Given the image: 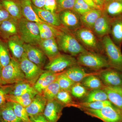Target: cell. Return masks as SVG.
I'll list each match as a JSON object with an SVG mask.
<instances>
[{"label":"cell","mask_w":122,"mask_h":122,"mask_svg":"<svg viewBox=\"0 0 122 122\" xmlns=\"http://www.w3.org/2000/svg\"><path fill=\"white\" fill-rule=\"evenodd\" d=\"M56 39L59 50L73 56L87 51L73 34L65 28L59 29Z\"/></svg>","instance_id":"1"},{"label":"cell","mask_w":122,"mask_h":122,"mask_svg":"<svg viewBox=\"0 0 122 122\" xmlns=\"http://www.w3.org/2000/svg\"><path fill=\"white\" fill-rule=\"evenodd\" d=\"M18 35L25 44L38 46L41 39L36 22L22 17L18 20Z\"/></svg>","instance_id":"2"},{"label":"cell","mask_w":122,"mask_h":122,"mask_svg":"<svg viewBox=\"0 0 122 122\" xmlns=\"http://www.w3.org/2000/svg\"><path fill=\"white\" fill-rule=\"evenodd\" d=\"M25 81V76L18 61L13 57L8 65L2 68L0 77V86L12 85Z\"/></svg>","instance_id":"3"},{"label":"cell","mask_w":122,"mask_h":122,"mask_svg":"<svg viewBox=\"0 0 122 122\" xmlns=\"http://www.w3.org/2000/svg\"><path fill=\"white\" fill-rule=\"evenodd\" d=\"M102 42L110 67L122 72V53L120 47L109 35L103 37Z\"/></svg>","instance_id":"4"},{"label":"cell","mask_w":122,"mask_h":122,"mask_svg":"<svg viewBox=\"0 0 122 122\" xmlns=\"http://www.w3.org/2000/svg\"><path fill=\"white\" fill-rule=\"evenodd\" d=\"M77 61L78 65L87 67L95 72L110 67L107 58L94 52L87 51L82 53L77 56Z\"/></svg>","instance_id":"5"},{"label":"cell","mask_w":122,"mask_h":122,"mask_svg":"<svg viewBox=\"0 0 122 122\" xmlns=\"http://www.w3.org/2000/svg\"><path fill=\"white\" fill-rule=\"evenodd\" d=\"M81 110L87 115L98 118L103 122H122V112L112 104L98 110Z\"/></svg>","instance_id":"6"},{"label":"cell","mask_w":122,"mask_h":122,"mask_svg":"<svg viewBox=\"0 0 122 122\" xmlns=\"http://www.w3.org/2000/svg\"><path fill=\"white\" fill-rule=\"evenodd\" d=\"M77 59L73 56L67 54H60L50 61L44 67L45 70L56 73L64 72L71 67L78 65Z\"/></svg>","instance_id":"7"},{"label":"cell","mask_w":122,"mask_h":122,"mask_svg":"<svg viewBox=\"0 0 122 122\" xmlns=\"http://www.w3.org/2000/svg\"><path fill=\"white\" fill-rule=\"evenodd\" d=\"M18 61L21 70L25 75V81L33 86L45 70L39 68L30 61L25 53Z\"/></svg>","instance_id":"8"},{"label":"cell","mask_w":122,"mask_h":122,"mask_svg":"<svg viewBox=\"0 0 122 122\" xmlns=\"http://www.w3.org/2000/svg\"><path fill=\"white\" fill-rule=\"evenodd\" d=\"M73 35L78 41L90 50L98 51L99 49L96 37L91 30L81 27L74 31Z\"/></svg>","instance_id":"9"},{"label":"cell","mask_w":122,"mask_h":122,"mask_svg":"<svg viewBox=\"0 0 122 122\" xmlns=\"http://www.w3.org/2000/svg\"><path fill=\"white\" fill-rule=\"evenodd\" d=\"M106 86L122 87V72L108 68L100 71L98 76Z\"/></svg>","instance_id":"10"},{"label":"cell","mask_w":122,"mask_h":122,"mask_svg":"<svg viewBox=\"0 0 122 122\" xmlns=\"http://www.w3.org/2000/svg\"><path fill=\"white\" fill-rule=\"evenodd\" d=\"M58 15L61 24L67 30L74 31L81 27L80 16L74 11L64 10L59 13Z\"/></svg>","instance_id":"11"},{"label":"cell","mask_w":122,"mask_h":122,"mask_svg":"<svg viewBox=\"0 0 122 122\" xmlns=\"http://www.w3.org/2000/svg\"><path fill=\"white\" fill-rule=\"evenodd\" d=\"M65 107L56 99L47 101L43 115L49 122H57L62 115Z\"/></svg>","instance_id":"12"},{"label":"cell","mask_w":122,"mask_h":122,"mask_svg":"<svg viewBox=\"0 0 122 122\" xmlns=\"http://www.w3.org/2000/svg\"><path fill=\"white\" fill-rule=\"evenodd\" d=\"M37 46L25 43V53L30 61L42 69L45 64L46 57L40 48Z\"/></svg>","instance_id":"13"},{"label":"cell","mask_w":122,"mask_h":122,"mask_svg":"<svg viewBox=\"0 0 122 122\" xmlns=\"http://www.w3.org/2000/svg\"><path fill=\"white\" fill-rule=\"evenodd\" d=\"M111 20L105 12L98 18L92 30L99 37H103L111 33Z\"/></svg>","instance_id":"14"},{"label":"cell","mask_w":122,"mask_h":122,"mask_svg":"<svg viewBox=\"0 0 122 122\" xmlns=\"http://www.w3.org/2000/svg\"><path fill=\"white\" fill-rule=\"evenodd\" d=\"M18 20L11 17L0 25V38L7 40L11 37L18 35Z\"/></svg>","instance_id":"15"},{"label":"cell","mask_w":122,"mask_h":122,"mask_svg":"<svg viewBox=\"0 0 122 122\" xmlns=\"http://www.w3.org/2000/svg\"><path fill=\"white\" fill-rule=\"evenodd\" d=\"M7 43L9 50L13 57L18 61L25 54V43L18 35L11 37L7 40Z\"/></svg>","instance_id":"16"},{"label":"cell","mask_w":122,"mask_h":122,"mask_svg":"<svg viewBox=\"0 0 122 122\" xmlns=\"http://www.w3.org/2000/svg\"><path fill=\"white\" fill-rule=\"evenodd\" d=\"M38 46L49 61L61 54L56 38L41 40Z\"/></svg>","instance_id":"17"},{"label":"cell","mask_w":122,"mask_h":122,"mask_svg":"<svg viewBox=\"0 0 122 122\" xmlns=\"http://www.w3.org/2000/svg\"><path fill=\"white\" fill-rule=\"evenodd\" d=\"M47 102L41 94L36 95L31 103L25 107L29 117L43 114Z\"/></svg>","instance_id":"18"},{"label":"cell","mask_w":122,"mask_h":122,"mask_svg":"<svg viewBox=\"0 0 122 122\" xmlns=\"http://www.w3.org/2000/svg\"><path fill=\"white\" fill-rule=\"evenodd\" d=\"M78 65L72 66L64 71L65 74L74 83L81 82L84 78L90 75L98 76L100 73V71L87 73L84 69Z\"/></svg>","instance_id":"19"},{"label":"cell","mask_w":122,"mask_h":122,"mask_svg":"<svg viewBox=\"0 0 122 122\" xmlns=\"http://www.w3.org/2000/svg\"><path fill=\"white\" fill-rule=\"evenodd\" d=\"M60 73L45 71L34 85V88L38 93L41 94L42 91L48 86L56 80Z\"/></svg>","instance_id":"20"},{"label":"cell","mask_w":122,"mask_h":122,"mask_svg":"<svg viewBox=\"0 0 122 122\" xmlns=\"http://www.w3.org/2000/svg\"><path fill=\"white\" fill-rule=\"evenodd\" d=\"M109 100L122 113V87L105 86L103 89Z\"/></svg>","instance_id":"21"},{"label":"cell","mask_w":122,"mask_h":122,"mask_svg":"<svg viewBox=\"0 0 122 122\" xmlns=\"http://www.w3.org/2000/svg\"><path fill=\"white\" fill-rule=\"evenodd\" d=\"M32 7L38 17L42 21L55 27H59L61 25L58 15L56 13H52L43 9L38 8L34 5H32Z\"/></svg>","instance_id":"22"},{"label":"cell","mask_w":122,"mask_h":122,"mask_svg":"<svg viewBox=\"0 0 122 122\" xmlns=\"http://www.w3.org/2000/svg\"><path fill=\"white\" fill-rule=\"evenodd\" d=\"M22 16L30 21L36 23H43L34 10L30 0H20Z\"/></svg>","instance_id":"23"},{"label":"cell","mask_w":122,"mask_h":122,"mask_svg":"<svg viewBox=\"0 0 122 122\" xmlns=\"http://www.w3.org/2000/svg\"><path fill=\"white\" fill-rule=\"evenodd\" d=\"M0 122H24L14 113L11 102H7L0 107Z\"/></svg>","instance_id":"24"},{"label":"cell","mask_w":122,"mask_h":122,"mask_svg":"<svg viewBox=\"0 0 122 122\" xmlns=\"http://www.w3.org/2000/svg\"><path fill=\"white\" fill-rule=\"evenodd\" d=\"M103 11L97 9H92L87 12L80 16L82 25L86 28L92 30L94 25Z\"/></svg>","instance_id":"25"},{"label":"cell","mask_w":122,"mask_h":122,"mask_svg":"<svg viewBox=\"0 0 122 122\" xmlns=\"http://www.w3.org/2000/svg\"><path fill=\"white\" fill-rule=\"evenodd\" d=\"M105 12L111 19L122 16V0H111L106 2Z\"/></svg>","instance_id":"26"},{"label":"cell","mask_w":122,"mask_h":122,"mask_svg":"<svg viewBox=\"0 0 122 122\" xmlns=\"http://www.w3.org/2000/svg\"><path fill=\"white\" fill-rule=\"evenodd\" d=\"M30 92L38 93L34 88L33 86L27 82L24 81L10 85V90L8 95L19 96Z\"/></svg>","instance_id":"27"},{"label":"cell","mask_w":122,"mask_h":122,"mask_svg":"<svg viewBox=\"0 0 122 122\" xmlns=\"http://www.w3.org/2000/svg\"><path fill=\"white\" fill-rule=\"evenodd\" d=\"M0 3L4 9L13 18L18 20L22 17L21 8L17 2L13 0H0Z\"/></svg>","instance_id":"28"},{"label":"cell","mask_w":122,"mask_h":122,"mask_svg":"<svg viewBox=\"0 0 122 122\" xmlns=\"http://www.w3.org/2000/svg\"><path fill=\"white\" fill-rule=\"evenodd\" d=\"M111 20V33L113 41L120 47L122 43V16Z\"/></svg>","instance_id":"29"},{"label":"cell","mask_w":122,"mask_h":122,"mask_svg":"<svg viewBox=\"0 0 122 122\" xmlns=\"http://www.w3.org/2000/svg\"><path fill=\"white\" fill-rule=\"evenodd\" d=\"M37 23L39 28V34L41 40L56 38L59 29L45 22Z\"/></svg>","instance_id":"30"},{"label":"cell","mask_w":122,"mask_h":122,"mask_svg":"<svg viewBox=\"0 0 122 122\" xmlns=\"http://www.w3.org/2000/svg\"><path fill=\"white\" fill-rule=\"evenodd\" d=\"M37 93H27L19 96L9 95L7 96L8 102H15L26 107L31 103Z\"/></svg>","instance_id":"31"},{"label":"cell","mask_w":122,"mask_h":122,"mask_svg":"<svg viewBox=\"0 0 122 122\" xmlns=\"http://www.w3.org/2000/svg\"><path fill=\"white\" fill-rule=\"evenodd\" d=\"M81 83L87 90L91 91L98 89H103L105 86L98 76L94 75L85 78Z\"/></svg>","instance_id":"32"},{"label":"cell","mask_w":122,"mask_h":122,"mask_svg":"<svg viewBox=\"0 0 122 122\" xmlns=\"http://www.w3.org/2000/svg\"><path fill=\"white\" fill-rule=\"evenodd\" d=\"M111 104H112V103L109 100L98 101V102H75L74 103L72 104L71 107H76L81 110L82 109L98 110Z\"/></svg>","instance_id":"33"},{"label":"cell","mask_w":122,"mask_h":122,"mask_svg":"<svg viewBox=\"0 0 122 122\" xmlns=\"http://www.w3.org/2000/svg\"><path fill=\"white\" fill-rule=\"evenodd\" d=\"M108 100L106 92L103 89L91 91L84 98L83 102H90Z\"/></svg>","instance_id":"34"},{"label":"cell","mask_w":122,"mask_h":122,"mask_svg":"<svg viewBox=\"0 0 122 122\" xmlns=\"http://www.w3.org/2000/svg\"><path fill=\"white\" fill-rule=\"evenodd\" d=\"M56 80L48 86L42 91L41 94L47 100L55 99L57 95L61 90Z\"/></svg>","instance_id":"35"},{"label":"cell","mask_w":122,"mask_h":122,"mask_svg":"<svg viewBox=\"0 0 122 122\" xmlns=\"http://www.w3.org/2000/svg\"><path fill=\"white\" fill-rule=\"evenodd\" d=\"M9 51L7 42L0 38V62L2 68L8 65L11 61Z\"/></svg>","instance_id":"36"},{"label":"cell","mask_w":122,"mask_h":122,"mask_svg":"<svg viewBox=\"0 0 122 122\" xmlns=\"http://www.w3.org/2000/svg\"><path fill=\"white\" fill-rule=\"evenodd\" d=\"M70 93L72 96L77 99L85 98L89 92L88 90L81 82L75 83L71 89Z\"/></svg>","instance_id":"37"},{"label":"cell","mask_w":122,"mask_h":122,"mask_svg":"<svg viewBox=\"0 0 122 122\" xmlns=\"http://www.w3.org/2000/svg\"><path fill=\"white\" fill-rule=\"evenodd\" d=\"M55 99L66 107H71L75 102L72 99L70 92L61 90L57 95Z\"/></svg>","instance_id":"38"},{"label":"cell","mask_w":122,"mask_h":122,"mask_svg":"<svg viewBox=\"0 0 122 122\" xmlns=\"http://www.w3.org/2000/svg\"><path fill=\"white\" fill-rule=\"evenodd\" d=\"M56 81L61 90L69 92L75 83L65 74L64 72L59 74L57 77Z\"/></svg>","instance_id":"39"},{"label":"cell","mask_w":122,"mask_h":122,"mask_svg":"<svg viewBox=\"0 0 122 122\" xmlns=\"http://www.w3.org/2000/svg\"><path fill=\"white\" fill-rule=\"evenodd\" d=\"M11 102L14 113L18 117L24 122H30L25 107L17 103Z\"/></svg>","instance_id":"40"},{"label":"cell","mask_w":122,"mask_h":122,"mask_svg":"<svg viewBox=\"0 0 122 122\" xmlns=\"http://www.w3.org/2000/svg\"><path fill=\"white\" fill-rule=\"evenodd\" d=\"M91 9L83 0H76L72 10L81 16L90 11Z\"/></svg>","instance_id":"41"},{"label":"cell","mask_w":122,"mask_h":122,"mask_svg":"<svg viewBox=\"0 0 122 122\" xmlns=\"http://www.w3.org/2000/svg\"><path fill=\"white\" fill-rule=\"evenodd\" d=\"M76 0H56L57 13L66 10H73Z\"/></svg>","instance_id":"42"},{"label":"cell","mask_w":122,"mask_h":122,"mask_svg":"<svg viewBox=\"0 0 122 122\" xmlns=\"http://www.w3.org/2000/svg\"><path fill=\"white\" fill-rule=\"evenodd\" d=\"M10 90V85L0 86V107L7 101V98Z\"/></svg>","instance_id":"43"},{"label":"cell","mask_w":122,"mask_h":122,"mask_svg":"<svg viewBox=\"0 0 122 122\" xmlns=\"http://www.w3.org/2000/svg\"><path fill=\"white\" fill-rule=\"evenodd\" d=\"M43 9L50 11L53 13H56L57 9L56 0H46Z\"/></svg>","instance_id":"44"},{"label":"cell","mask_w":122,"mask_h":122,"mask_svg":"<svg viewBox=\"0 0 122 122\" xmlns=\"http://www.w3.org/2000/svg\"><path fill=\"white\" fill-rule=\"evenodd\" d=\"M30 122H49L48 121L43 114L30 117Z\"/></svg>","instance_id":"45"},{"label":"cell","mask_w":122,"mask_h":122,"mask_svg":"<svg viewBox=\"0 0 122 122\" xmlns=\"http://www.w3.org/2000/svg\"><path fill=\"white\" fill-rule=\"evenodd\" d=\"M12 17L4 9H0V25L5 20Z\"/></svg>","instance_id":"46"},{"label":"cell","mask_w":122,"mask_h":122,"mask_svg":"<svg viewBox=\"0 0 122 122\" xmlns=\"http://www.w3.org/2000/svg\"><path fill=\"white\" fill-rule=\"evenodd\" d=\"M34 6L38 8L42 9L45 5L46 0H32Z\"/></svg>","instance_id":"47"},{"label":"cell","mask_w":122,"mask_h":122,"mask_svg":"<svg viewBox=\"0 0 122 122\" xmlns=\"http://www.w3.org/2000/svg\"><path fill=\"white\" fill-rule=\"evenodd\" d=\"M83 0L85 1L87 5H88L91 9H100L102 10L99 7L97 6L94 3L92 0Z\"/></svg>","instance_id":"48"},{"label":"cell","mask_w":122,"mask_h":122,"mask_svg":"<svg viewBox=\"0 0 122 122\" xmlns=\"http://www.w3.org/2000/svg\"><path fill=\"white\" fill-rule=\"evenodd\" d=\"M94 3L101 9L102 11L104 8L106 2L104 0H92Z\"/></svg>","instance_id":"49"},{"label":"cell","mask_w":122,"mask_h":122,"mask_svg":"<svg viewBox=\"0 0 122 122\" xmlns=\"http://www.w3.org/2000/svg\"><path fill=\"white\" fill-rule=\"evenodd\" d=\"M2 66H1L0 62V77L1 75V71H2Z\"/></svg>","instance_id":"50"},{"label":"cell","mask_w":122,"mask_h":122,"mask_svg":"<svg viewBox=\"0 0 122 122\" xmlns=\"http://www.w3.org/2000/svg\"><path fill=\"white\" fill-rule=\"evenodd\" d=\"M0 9H4L3 7H2V5H1V4H0Z\"/></svg>","instance_id":"51"},{"label":"cell","mask_w":122,"mask_h":122,"mask_svg":"<svg viewBox=\"0 0 122 122\" xmlns=\"http://www.w3.org/2000/svg\"><path fill=\"white\" fill-rule=\"evenodd\" d=\"M105 1V2H109V1H110L111 0H104Z\"/></svg>","instance_id":"52"},{"label":"cell","mask_w":122,"mask_h":122,"mask_svg":"<svg viewBox=\"0 0 122 122\" xmlns=\"http://www.w3.org/2000/svg\"></svg>","instance_id":"53"},{"label":"cell","mask_w":122,"mask_h":122,"mask_svg":"<svg viewBox=\"0 0 122 122\" xmlns=\"http://www.w3.org/2000/svg\"></svg>","instance_id":"54"}]
</instances>
